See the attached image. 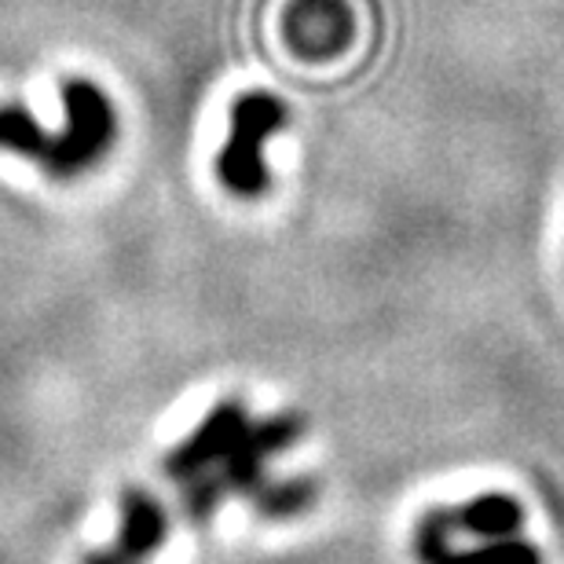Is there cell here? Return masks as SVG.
Listing matches in <instances>:
<instances>
[{
  "label": "cell",
  "mask_w": 564,
  "mask_h": 564,
  "mask_svg": "<svg viewBox=\"0 0 564 564\" xmlns=\"http://www.w3.org/2000/svg\"><path fill=\"white\" fill-rule=\"evenodd\" d=\"M348 15L337 0H304L297 11H290V41L312 59L326 52H337L348 41Z\"/></svg>",
  "instance_id": "obj_6"
},
{
  "label": "cell",
  "mask_w": 564,
  "mask_h": 564,
  "mask_svg": "<svg viewBox=\"0 0 564 564\" xmlns=\"http://www.w3.org/2000/svg\"><path fill=\"white\" fill-rule=\"evenodd\" d=\"M165 539V513L151 495L126 491L121 499V535L115 550H99L85 564H143Z\"/></svg>",
  "instance_id": "obj_5"
},
{
  "label": "cell",
  "mask_w": 564,
  "mask_h": 564,
  "mask_svg": "<svg viewBox=\"0 0 564 564\" xmlns=\"http://www.w3.org/2000/svg\"><path fill=\"white\" fill-rule=\"evenodd\" d=\"M301 433L297 419L253 422L239 400L220 403L206 422L169 455V477L184 484V502L191 517L206 521L213 510L242 495L253 499L264 513L290 517L308 506V484H272L264 477V462L290 447Z\"/></svg>",
  "instance_id": "obj_1"
},
{
  "label": "cell",
  "mask_w": 564,
  "mask_h": 564,
  "mask_svg": "<svg viewBox=\"0 0 564 564\" xmlns=\"http://www.w3.org/2000/svg\"><path fill=\"white\" fill-rule=\"evenodd\" d=\"M517 532L521 506L506 495H484L462 510H440V521L429 513L414 550L422 564H539Z\"/></svg>",
  "instance_id": "obj_3"
},
{
  "label": "cell",
  "mask_w": 564,
  "mask_h": 564,
  "mask_svg": "<svg viewBox=\"0 0 564 564\" xmlns=\"http://www.w3.org/2000/svg\"><path fill=\"white\" fill-rule=\"evenodd\" d=\"M286 126V107L268 93H246L231 107V132L217 158V176L231 195L257 198L272 184L264 143Z\"/></svg>",
  "instance_id": "obj_4"
},
{
  "label": "cell",
  "mask_w": 564,
  "mask_h": 564,
  "mask_svg": "<svg viewBox=\"0 0 564 564\" xmlns=\"http://www.w3.org/2000/svg\"><path fill=\"white\" fill-rule=\"evenodd\" d=\"M63 107H66L63 132H44L30 118V110L22 107H0V151L33 158L55 180H74L85 169H93L110 151V143H115L118 132L115 107L85 77H70L63 85Z\"/></svg>",
  "instance_id": "obj_2"
}]
</instances>
